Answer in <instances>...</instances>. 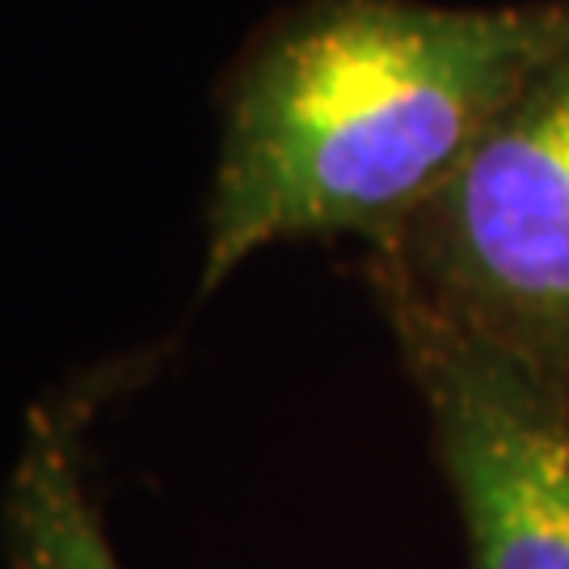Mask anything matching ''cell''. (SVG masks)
Masks as SVG:
<instances>
[{
	"label": "cell",
	"instance_id": "6da1fadb",
	"mask_svg": "<svg viewBox=\"0 0 569 569\" xmlns=\"http://www.w3.org/2000/svg\"><path fill=\"white\" fill-rule=\"evenodd\" d=\"M569 42V0H300L220 93L199 300L283 241H397Z\"/></svg>",
	"mask_w": 569,
	"mask_h": 569
},
{
	"label": "cell",
	"instance_id": "7a4b0ae2",
	"mask_svg": "<svg viewBox=\"0 0 569 569\" xmlns=\"http://www.w3.org/2000/svg\"><path fill=\"white\" fill-rule=\"evenodd\" d=\"M371 266L569 397V42Z\"/></svg>",
	"mask_w": 569,
	"mask_h": 569
},
{
	"label": "cell",
	"instance_id": "3957f363",
	"mask_svg": "<svg viewBox=\"0 0 569 569\" xmlns=\"http://www.w3.org/2000/svg\"><path fill=\"white\" fill-rule=\"evenodd\" d=\"M422 388L472 569H569V397L371 266Z\"/></svg>",
	"mask_w": 569,
	"mask_h": 569
},
{
	"label": "cell",
	"instance_id": "277c9868",
	"mask_svg": "<svg viewBox=\"0 0 569 569\" xmlns=\"http://www.w3.org/2000/svg\"><path fill=\"white\" fill-rule=\"evenodd\" d=\"M89 409L93 397L72 392L30 409L0 507L9 569H122L84 486Z\"/></svg>",
	"mask_w": 569,
	"mask_h": 569
}]
</instances>
